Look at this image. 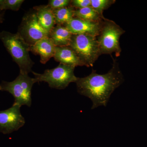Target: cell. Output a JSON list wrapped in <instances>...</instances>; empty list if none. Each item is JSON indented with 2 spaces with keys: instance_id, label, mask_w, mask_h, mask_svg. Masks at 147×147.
<instances>
[{
  "instance_id": "obj_16",
  "label": "cell",
  "mask_w": 147,
  "mask_h": 147,
  "mask_svg": "<svg viewBox=\"0 0 147 147\" xmlns=\"http://www.w3.org/2000/svg\"><path fill=\"white\" fill-rule=\"evenodd\" d=\"M91 7L99 13L104 20L106 18L103 16L104 10L108 9L112 5L115 3V0H91Z\"/></svg>"
},
{
  "instance_id": "obj_1",
  "label": "cell",
  "mask_w": 147,
  "mask_h": 147,
  "mask_svg": "<svg viewBox=\"0 0 147 147\" xmlns=\"http://www.w3.org/2000/svg\"><path fill=\"white\" fill-rule=\"evenodd\" d=\"M113 60V67L108 73L98 74L93 70L89 75L78 78L75 82L78 92L92 101V109L101 105L105 107L111 94L124 81L118 63Z\"/></svg>"
},
{
  "instance_id": "obj_3",
  "label": "cell",
  "mask_w": 147,
  "mask_h": 147,
  "mask_svg": "<svg viewBox=\"0 0 147 147\" xmlns=\"http://www.w3.org/2000/svg\"><path fill=\"white\" fill-rule=\"evenodd\" d=\"M125 31L114 21L107 19L102 20L101 29L96 37L100 54L115 53L117 57L121 52L119 39Z\"/></svg>"
},
{
  "instance_id": "obj_2",
  "label": "cell",
  "mask_w": 147,
  "mask_h": 147,
  "mask_svg": "<svg viewBox=\"0 0 147 147\" xmlns=\"http://www.w3.org/2000/svg\"><path fill=\"white\" fill-rule=\"evenodd\" d=\"M0 38L13 61L19 66L20 73L28 74L32 72V68L34 63L29 55L30 45L21 35L18 33L12 34L3 31L0 33Z\"/></svg>"
},
{
  "instance_id": "obj_17",
  "label": "cell",
  "mask_w": 147,
  "mask_h": 147,
  "mask_svg": "<svg viewBox=\"0 0 147 147\" xmlns=\"http://www.w3.org/2000/svg\"><path fill=\"white\" fill-rule=\"evenodd\" d=\"M24 1V0H0V11H18Z\"/></svg>"
},
{
  "instance_id": "obj_6",
  "label": "cell",
  "mask_w": 147,
  "mask_h": 147,
  "mask_svg": "<svg viewBox=\"0 0 147 147\" xmlns=\"http://www.w3.org/2000/svg\"><path fill=\"white\" fill-rule=\"evenodd\" d=\"M36 83L34 78L28 74L20 73L13 82H3L1 86V90L10 93L14 98L13 105L20 106L26 105L30 107L32 105L31 91L34 84Z\"/></svg>"
},
{
  "instance_id": "obj_8",
  "label": "cell",
  "mask_w": 147,
  "mask_h": 147,
  "mask_svg": "<svg viewBox=\"0 0 147 147\" xmlns=\"http://www.w3.org/2000/svg\"><path fill=\"white\" fill-rule=\"evenodd\" d=\"M20 106L13 105L7 110L0 111V131L4 134H10L17 131L25 123L21 115Z\"/></svg>"
},
{
  "instance_id": "obj_12",
  "label": "cell",
  "mask_w": 147,
  "mask_h": 147,
  "mask_svg": "<svg viewBox=\"0 0 147 147\" xmlns=\"http://www.w3.org/2000/svg\"><path fill=\"white\" fill-rule=\"evenodd\" d=\"M38 22L50 33L56 25L54 11L49 5H41L34 7Z\"/></svg>"
},
{
  "instance_id": "obj_14",
  "label": "cell",
  "mask_w": 147,
  "mask_h": 147,
  "mask_svg": "<svg viewBox=\"0 0 147 147\" xmlns=\"http://www.w3.org/2000/svg\"><path fill=\"white\" fill-rule=\"evenodd\" d=\"M75 9L70 5L63 8L53 10L56 25L64 26L69 22L74 17Z\"/></svg>"
},
{
  "instance_id": "obj_9",
  "label": "cell",
  "mask_w": 147,
  "mask_h": 147,
  "mask_svg": "<svg viewBox=\"0 0 147 147\" xmlns=\"http://www.w3.org/2000/svg\"><path fill=\"white\" fill-rule=\"evenodd\" d=\"M102 21H87L74 17L64 26L73 34H86L97 37L100 33Z\"/></svg>"
},
{
  "instance_id": "obj_7",
  "label": "cell",
  "mask_w": 147,
  "mask_h": 147,
  "mask_svg": "<svg viewBox=\"0 0 147 147\" xmlns=\"http://www.w3.org/2000/svg\"><path fill=\"white\" fill-rule=\"evenodd\" d=\"M18 33L30 45L49 36V33L39 24L33 9L24 15Z\"/></svg>"
},
{
  "instance_id": "obj_4",
  "label": "cell",
  "mask_w": 147,
  "mask_h": 147,
  "mask_svg": "<svg viewBox=\"0 0 147 147\" xmlns=\"http://www.w3.org/2000/svg\"><path fill=\"white\" fill-rule=\"evenodd\" d=\"M75 67L71 66L60 63L52 69H46L42 74L32 71L37 82H45L49 87L59 90L64 89L70 83L76 82L78 77L74 75Z\"/></svg>"
},
{
  "instance_id": "obj_11",
  "label": "cell",
  "mask_w": 147,
  "mask_h": 147,
  "mask_svg": "<svg viewBox=\"0 0 147 147\" xmlns=\"http://www.w3.org/2000/svg\"><path fill=\"white\" fill-rule=\"evenodd\" d=\"M55 60L60 63L76 67L85 66L78 55L69 46L56 47Z\"/></svg>"
},
{
  "instance_id": "obj_10",
  "label": "cell",
  "mask_w": 147,
  "mask_h": 147,
  "mask_svg": "<svg viewBox=\"0 0 147 147\" xmlns=\"http://www.w3.org/2000/svg\"><path fill=\"white\" fill-rule=\"evenodd\" d=\"M56 46L50 38H43L34 45H30V51L35 55H39L40 62L45 64L52 57H54Z\"/></svg>"
},
{
  "instance_id": "obj_15",
  "label": "cell",
  "mask_w": 147,
  "mask_h": 147,
  "mask_svg": "<svg viewBox=\"0 0 147 147\" xmlns=\"http://www.w3.org/2000/svg\"><path fill=\"white\" fill-rule=\"evenodd\" d=\"M74 17L96 22H101L102 20H105L91 6L79 9H76L74 11Z\"/></svg>"
},
{
  "instance_id": "obj_18",
  "label": "cell",
  "mask_w": 147,
  "mask_h": 147,
  "mask_svg": "<svg viewBox=\"0 0 147 147\" xmlns=\"http://www.w3.org/2000/svg\"><path fill=\"white\" fill-rule=\"evenodd\" d=\"M71 2L70 0H50L48 2V5L53 10H55L70 5Z\"/></svg>"
},
{
  "instance_id": "obj_13",
  "label": "cell",
  "mask_w": 147,
  "mask_h": 147,
  "mask_svg": "<svg viewBox=\"0 0 147 147\" xmlns=\"http://www.w3.org/2000/svg\"><path fill=\"white\" fill-rule=\"evenodd\" d=\"M73 34L65 26L57 25L50 32L49 37L56 47L69 46Z\"/></svg>"
},
{
  "instance_id": "obj_20",
  "label": "cell",
  "mask_w": 147,
  "mask_h": 147,
  "mask_svg": "<svg viewBox=\"0 0 147 147\" xmlns=\"http://www.w3.org/2000/svg\"><path fill=\"white\" fill-rule=\"evenodd\" d=\"M0 90H1V86H0Z\"/></svg>"
},
{
  "instance_id": "obj_19",
  "label": "cell",
  "mask_w": 147,
  "mask_h": 147,
  "mask_svg": "<svg viewBox=\"0 0 147 147\" xmlns=\"http://www.w3.org/2000/svg\"><path fill=\"white\" fill-rule=\"evenodd\" d=\"M91 4V0H72L70 5L76 9H79L90 7Z\"/></svg>"
},
{
  "instance_id": "obj_5",
  "label": "cell",
  "mask_w": 147,
  "mask_h": 147,
  "mask_svg": "<svg viewBox=\"0 0 147 147\" xmlns=\"http://www.w3.org/2000/svg\"><path fill=\"white\" fill-rule=\"evenodd\" d=\"M69 46L87 67H92L101 55L96 37L90 35H72Z\"/></svg>"
}]
</instances>
